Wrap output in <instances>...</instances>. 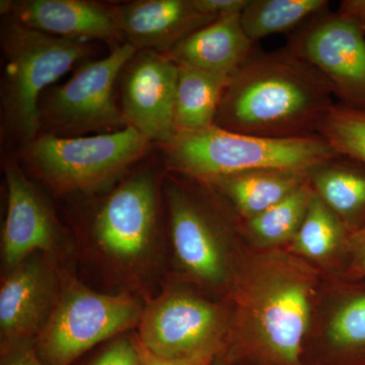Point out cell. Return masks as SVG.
Returning a JSON list of instances; mask_svg holds the SVG:
<instances>
[{
	"label": "cell",
	"mask_w": 365,
	"mask_h": 365,
	"mask_svg": "<svg viewBox=\"0 0 365 365\" xmlns=\"http://www.w3.org/2000/svg\"><path fill=\"white\" fill-rule=\"evenodd\" d=\"M324 274L285 249H246L227 302L230 365H302Z\"/></svg>",
	"instance_id": "1"
},
{
	"label": "cell",
	"mask_w": 365,
	"mask_h": 365,
	"mask_svg": "<svg viewBox=\"0 0 365 365\" xmlns=\"http://www.w3.org/2000/svg\"><path fill=\"white\" fill-rule=\"evenodd\" d=\"M333 98L326 78L287 47L256 49L230 79L215 125L269 138L316 136Z\"/></svg>",
	"instance_id": "2"
},
{
	"label": "cell",
	"mask_w": 365,
	"mask_h": 365,
	"mask_svg": "<svg viewBox=\"0 0 365 365\" xmlns=\"http://www.w3.org/2000/svg\"><path fill=\"white\" fill-rule=\"evenodd\" d=\"M163 194L178 270L201 292L227 300L246 251L239 220L198 180L170 173Z\"/></svg>",
	"instance_id": "3"
},
{
	"label": "cell",
	"mask_w": 365,
	"mask_h": 365,
	"mask_svg": "<svg viewBox=\"0 0 365 365\" xmlns=\"http://www.w3.org/2000/svg\"><path fill=\"white\" fill-rule=\"evenodd\" d=\"M160 146L170 173L202 182L254 170L309 173L338 155L318 135L269 138L237 133L216 125L202 130L176 132Z\"/></svg>",
	"instance_id": "4"
},
{
	"label": "cell",
	"mask_w": 365,
	"mask_h": 365,
	"mask_svg": "<svg viewBox=\"0 0 365 365\" xmlns=\"http://www.w3.org/2000/svg\"><path fill=\"white\" fill-rule=\"evenodd\" d=\"M4 74L1 113L4 128L21 144L41 133L40 101L46 88L91 56L90 42L34 30L6 16L1 26Z\"/></svg>",
	"instance_id": "5"
},
{
	"label": "cell",
	"mask_w": 365,
	"mask_h": 365,
	"mask_svg": "<svg viewBox=\"0 0 365 365\" xmlns=\"http://www.w3.org/2000/svg\"><path fill=\"white\" fill-rule=\"evenodd\" d=\"M151 143L133 126L93 136L41 133L23 146L21 158L60 193L91 194L117 182L144 157Z\"/></svg>",
	"instance_id": "6"
},
{
	"label": "cell",
	"mask_w": 365,
	"mask_h": 365,
	"mask_svg": "<svg viewBox=\"0 0 365 365\" xmlns=\"http://www.w3.org/2000/svg\"><path fill=\"white\" fill-rule=\"evenodd\" d=\"M230 321L227 300L175 288L144 306L136 336L165 359L215 360L227 349Z\"/></svg>",
	"instance_id": "7"
},
{
	"label": "cell",
	"mask_w": 365,
	"mask_h": 365,
	"mask_svg": "<svg viewBox=\"0 0 365 365\" xmlns=\"http://www.w3.org/2000/svg\"><path fill=\"white\" fill-rule=\"evenodd\" d=\"M143 309L130 294H101L78 281H66L35 339L36 350L46 365H71L96 345L138 327Z\"/></svg>",
	"instance_id": "8"
},
{
	"label": "cell",
	"mask_w": 365,
	"mask_h": 365,
	"mask_svg": "<svg viewBox=\"0 0 365 365\" xmlns=\"http://www.w3.org/2000/svg\"><path fill=\"white\" fill-rule=\"evenodd\" d=\"M136 52L128 43H121L104 58L79 63L66 83L50 88L41 98V133L83 136L128 126L117 105L115 88L125 64Z\"/></svg>",
	"instance_id": "9"
},
{
	"label": "cell",
	"mask_w": 365,
	"mask_h": 365,
	"mask_svg": "<svg viewBox=\"0 0 365 365\" xmlns=\"http://www.w3.org/2000/svg\"><path fill=\"white\" fill-rule=\"evenodd\" d=\"M158 211V185L151 170L137 173L112 190L91 227L106 260L122 270L140 268L157 244Z\"/></svg>",
	"instance_id": "10"
},
{
	"label": "cell",
	"mask_w": 365,
	"mask_h": 365,
	"mask_svg": "<svg viewBox=\"0 0 365 365\" xmlns=\"http://www.w3.org/2000/svg\"><path fill=\"white\" fill-rule=\"evenodd\" d=\"M287 47L319 71L340 104L365 113V37L349 21L327 11L292 34Z\"/></svg>",
	"instance_id": "11"
},
{
	"label": "cell",
	"mask_w": 365,
	"mask_h": 365,
	"mask_svg": "<svg viewBox=\"0 0 365 365\" xmlns=\"http://www.w3.org/2000/svg\"><path fill=\"white\" fill-rule=\"evenodd\" d=\"M324 283L302 365H365V278Z\"/></svg>",
	"instance_id": "12"
},
{
	"label": "cell",
	"mask_w": 365,
	"mask_h": 365,
	"mask_svg": "<svg viewBox=\"0 0 365 365\" xmlns=\"http://www.w3.org/2000/svg\"><path fill=\"white\" fill-rule=\"evenodd\" d=\"M178 76L179 66L170 57L150 50L137 51L120 74L125 121L160 145L176 134Z\"/></svg>",
	"instance_id": "13"
},
{
	"label": "cell",
	"mask_w": 365,
	"mask_h": 365,
	"mask_svg": "<svg viewBox=\"0 0 365 365\" xmlns=\"http://www.w3.org/2000/svg\"><path fill=\"white\" fill-rule=\"evenodd\" d=\"M54 260L37 253L4 274L0 287L1 346L35 340L50 319L64 282Z\"/></svg>",
	"instance_id": "14"
},
{
	"label": "cell",
	"mask_w": 365,
	"mask_h": 365,
	"mask_svg": "<svg viewBox=\"0 0 365 365\" xmlns=\"http://www.w3.org/2000/svg\"><path fill=\"white\" fill-rule=\"evenodd\" d=\"M7 186V212L1 237L4 273L37 253L53 258L61 247V225L44 196L7 158L4 165Z\"/></svg>",
	"instance_id": "15"
},
{
	"label": "cell",
	"mask_w": 365,
	"mask_h": 365,
	"mask_svg": "<svg viewBox=\"0 0 365 365\" xmlns=\"http://www.w3.org/2000/svg\"><path fill=\"white\" fill-rule=\"evenodd\" d=\"M112 7L124 42L137 51L167 54L191 34L216 21L199 11L194 0H138Z\"/></svg>",
	"instance_id": "16"
},
{
	"label": "cell",
	"mask_w": 365,
	"mask_h": 365,
	"mask_svg": "<svg viewBox=\"0 0 365 365\" xmlns=\"http://www.w3.org/2000/svg\"><path fill=\"white\" fill-rule=\"evenodd\" d=\"M1 14L28 28L57 37L125 43L118 30L112 4L88 0L1 1Z\"/></svg>",
	"instance_id": "17"
},
{
	"label": "cell",
	"mask_w": 365,
	"mask_h": 365,
	"mask_svg": "<svg viewBox=\"0 0 365 365\" xmlns=\"http://www.w3.org/2000/svg\"><path fill=\"white\" fill-rule=\"evenodd\" d=\"M255 50L242 28L241 14H235L199 29L165 55L178 66L232 78Z\"/></svg>",
	"instance_id": "18"
},
{
	"label": "cell",
	"mask_w": 365,
	"mask_h": 365,
	"mask_svg": "<svg viewBox=\"0 0 365 365\" xmlns=\"http://www.w3.org/2000/svg\"><path fill=\"white\" fill-rule=\"evenodd\" d=\"M307 181V173L263 169L216 178L204 182L215 190L237 220H247L280 202Z\"/></svg>",
	"instance_id": "19"
},
{
	"label": "cell",
	"mask_w": 365,
	"mask_h": 365,
	"mask_svg": "<svg viewBox=\"0 0 365 365\" xmlns=\"http://www.w3.org/2000/svg\"><path fill=\"white\" fill-rule=\"evenodd\" d=\"M350 235L342 220L314 193L302 227L284 249L324 275L332 274V279H339Z\"/></svg>",
	"instance_id": "20"
},
{
	"label": "cell",
	"mask_w": 365,
	"mask_h": 365,
	"mask_svg": "<svg viewBox=\"0 0 365 365\" xmlns=\"http://www.w3.org/2000/svg\"><path fill=\"white\" fill-rule=\"evenodd\" d=\"M314 193L342 220L350 234L365 225V163L337 157L307 173Z\"/></svg>",
	"instance_id": "21"
},
{
	"label": "cell",
	"mask_w": 365,
	"mask_h": 365,
	"mask_svg": "<svg viewBox=\"0 0 365 365\" xmlns=\"http://www.w3.org/2000/svg\"><path fill=\"white\" fill-rule=\"evenodd\" d=\"M314 190L307 181L272 207L247 220H239L240 235L247 248L284 249L294 239L309 210Z\"/></svg>",
	"instance_id": "22"
},
{
	"label": "cell",
	"mask_w": 365,
	"mask_h": 365,
	"mask_svg": "<svg viewBox=\"0 0 365 365\" xmlns=\"http://www.w3.org/2000/svg\"><path fill=\"white\" fill-rule=\"evenodd\" d=\"M178 66L176 132L198 131L215 126L223 96L232 78L192 67Z\"/></svg>",
	"instance_id": "23"
},
{
	"label": "cell",
	"mask_w": 365,
	"mask_h": 365,
	"mask_svg": "<svg viewBox=\"0 0 365 365\" xmlns=\"http://www.w3.org/2000/svg\"><path fill=\"white\" fill-rule=\"evenodd\" d=\"M328 7L327 0H250L241 14L242 26L256 44L274 34H294Z\"/></svg>",
	"instance_id": "24"
},
{
	"label": "cell",
	"mask_w": 365,
	"mask_h": 365,
	"mask_svg": "<svg viewBox=\"0 0 365 365\" xmlns=\"http://www.w3.org/2000/svg\"><path fill=\"white\" fill-rule=\"evenodd\" d=\"M317 135L338 155L365 163V113L334 104L319 122Z\"/></svg>",
	"instance_id": "25"
},
{
	"label": "cell",
	"mask_w": 365,
	"mask_h": 365,
	"mask_svg": "<svg viewBox=\"0 0 365 365\" xmlns=\"http://www.w3.org/2000/svg\"><path fill=\"white\" fill-rule=\"evenodd\" d=\"M365 278V225L350 235L347 253L339 280L353 281Z\"/></svg>",
	"instance_id": "26"
},
{
	"label": "cell",
	"mask_w": 365,
	"mask_h": 365,
	"mask_svg": "<svg viewBox=\"0 0 365 365\" xmlns=\"http://www.w3.org/2000/svg\"><path fill=\"white\" fill-rule=\"evenodd\" d=\"M91 365H140L136 338L121 337L113 341Z\"/></svg>",
	"instance_id": "27"
},
{
	"label": "cell",
	"mask_w": 365,
	"mask_h": 365,
	"mask_svg": "<svg viewBox=\"0 0 365 365\" xmlns=\"http://www.w3.org/2000/svg\"><path fill=\"white\" fill-rule=\"evenodd\" d=\"M0 365H46L35 347V340L1 346Z\"/></svg>",
	"instance_id": "28"
},
{
	"label": "cell",
	"mask_w": 365,
	"mask_h": 365,
	"mask_svg": "<svg viewBox=\"0 0 365 365\" xmlns=\"http://www.w3.org/2000/svg\"><path fill=\"white\" fill-rule=\"evenodd\" d=\"M249 2L250 0H194L199 11L216 20L223 16L242 14Z\"/></svg>",
	"instance_id": "29"
},
{
	"label": "cell",
	"mask_w": 365,
	"mask_h": 365,
	"mask_svg": "<svg viewBox=\"0 0 365 365\" xmlns=\"http://www.w3.org/2000/svg\"><path fill=\"white\" fill-rule=\"evenodd\" d=\"M365 37V0H343L336 11Z\"/></svg>",
	"instance_id": "30"
},
{
	"label": "cell",
	"mask_w": 365,
	"mask_h": 365,
	"mask_svg": "<svg viewBox=\"0 0 365 365\" xmlns=\"http://www.w3.org/2000/svg\"><path fill=\"white\" fill-rule=\"evenodd\" d=\"M135 338L140 355V365H210L213 362V360L165 359L146 349L136 335Z\"/></svg>",
	"instance_id": "31"
},
{
	"label": "cell",
	"mask_w": 365,
	"mask_h": 365,
	"mask_svg": "<svg viewBox=\"0 0 365 365\" xmlns=\"http://www.w3.org/2000/svg\"><path fill=\"white\" fill-rule=\"evenodd\" d=\"M210 365H230V364H227V360L223 359L222 356H218L217 359H215L213 360L212 364Z\"/></svg>",
	"instance_id": "32"
}]
</instances>
